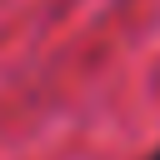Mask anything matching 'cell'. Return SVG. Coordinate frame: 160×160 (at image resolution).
Here are the masks:
<instances>
[{"mask_svg":"<svg viewBox=\"0 0 160 160\" xmlns=\"http://www.w3.org/2000/svg\"><path fill=\"white\" fill-rule=\"evenodd\" d=\"M145 160H160V150H150V155H145Z\"/></svg>","mask_w":160,"mask_h":160,"instance_id":"1","label":"cell"}]
</instances>
